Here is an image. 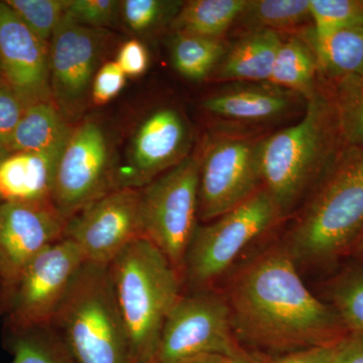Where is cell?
Segmentation results:
<instances>
[{
    "instance_id": "21",
    "label": "cell",
    "mask_w": 363,
    "mask_h": 363,
    "mask_svg": "<svg viewBox=\"0 0 363 363\" xmlns=\"http://www.w3.org/2000/svg\"><path fill=\"white\" fill-rule=\"evenodd\" d=\"M70 123L54 102L28 105L0 152H45L65 145L72 131Z\"/></svg>"
},
{
    "instance_id": "15",
    "label": "cell",
    "mask_w": 363,
    "mask_h": 363,
    "mask_svg": "<svg viewBox=\"0 0 363 363\" xmlns=\"http://www.w3.org/2000/svg\"><path fill=\"white\" fill-rule=\"evenodd\" d=\"M0 72L25 106L52 101L50 45L0 1Z\"/></svg>"
},
{
    "instance_id": "22",
    "label": "cell",
    "mask_w": 363,
    "mask_h": 363,
    "mask_svg": "<svg viewBox=\"0 0 363 363\" xmlns=\"http://www.w3.org/2000/svg\"><path fill=\"white\" fill-rule=\"evenodd\" d=\"M269 82L310 99L321 83L316 56L302 32L283 38Z\"/></svg>"
},
{
    "instance_id": "36",
    "label": "cell",
    "mask_w": 363,
    "mask_h": 363,
    "mask_svg": "<svg viewBox=\"0 0 363 363\" xmlns=\"http://www.w3.org/2000/svg\"><path fill=\"white\" fill-rule=\"evenodd\" d=\"M337 344L285 353L272 363H337Z\"/></svg>"
},
{
    "instance_id": "39",
    "label": "cell",
    "mask_w": 363,
    "mask_h": 363,
    "mask_svg": "<svg viewBox=\"0 0 363 363\" xmlns=\"http://www.w3.org/2000/svg\"><path fill=\"white\" fill-rule=\"evenodd\" d=\"M231 357H221V355H201L185 360L181 363H229Z\"/></svg>"
},
{
    "instance_id": "37",
    "label": "cell",
    "mask_w": 363,
    "mask_h": 363,
    "mask_svg": "<svg viewBox=\"0 0 363 363\" xmlns=\"http://www.w3.org/2000/svg\"><path fill=\"white\" fill-rule=\"evenodd\" d=\"M337 363H363V337L348 334L337 344Z\"/></svg>"
},
{
    "instance_id": "20",
    "label": "cell",
    "mask_w": 363,
    "mask_h": 363,
    "mask_svg": "<svg viewBox=\"0 0 363 363\" xmlns=\"http://www.w3.org/2000/svg\"><path fill=\"white\" fill-rule=\"evenodd\" d=\"M316 56L319 82L327 87L363 71V23L316 37L302 30Z\"/></svg>"
},
{
    "instance_id": "8",
    "label": "cell",
    "mask_w": 363,
    "mask_h": 363,
    "mask_svg": "<svg viewBox=\"0 0 363 363\" xmlns=\"http://www.w3.org/2000/svg\"><path fill=\"white\" fill-rule=\"evenodd\" d=\"M264 136L234 130L206 136L199 150V220H215L262 188L259 157Z\"/></svg>"
},
{
    "instance_id": "1",
    "label": "cell",
    "mask_w": 363,
    "mask_h": 363,
    "mask_svg": "<svg viewBox=\"0 0 363 363\" xmlns=\"http://www.w3.org/2000/svg\"><path fill=\"white\" fill-rule=\"evenodd\" d=\"M225 298L235 336L260 350L289 353L335 345L348 335L332 306L305 286L286 245L243 267Z\"/></svg>"
},
{
    "instance_id": "24",
    "label": "cell",
    "mask_w": 363,
    "mask_h": 363,
    "mask_svg": "<svg viewBox=\"0 0 363 363\" xmlns=\"http://www.w3.org/2000/svg\"><path fill=\"white\" fill-rule=\"evenodd\" d=\"M311 21L310 0H247L235 23L245 33H290Z\"/></svg>"
},
{
    "instance_id": "23",
    "label": "cell",
    "mask_w": 363,
    "mask_h": 363,
    "mask_svg": "<svg viewBox=\"0 0 363 363\" xmlns=\"http://www.w3.org/2000/svg\"><path fill=\"white\" fill-rule=\"evenodd\" d=\"M247 0L184 1L171 28L175 33L222 39L242 13Z\"/></svg>"
},
{
    "instance_id": "16",
    "label": "cell",
    "mask_w": 363,
    "mask_h": 363,
    "mask_svg": "<svg viewBox=\"0 0 363 363\" xmlns=\"http://www.w3.org/2000/svg\"><path fill=\"white\" fill-rule=\"evenodd\" d=\"M67 223L52 201L0 203V248L13 278L40 252L65 238Z\"/></svg>"
},
{
    "instance_id": "27",
    "label": "cell",
    "mask_w": 363,
    "mask_h": 363,
    "mask_svg": "<svg viewBox=\"0 0 363 363\" xmlns=\"http://www.w3.org/2000/svg\"><path fill=\"white\" fill-rule=\"evenodd\" d=\"M325 87L330 93L344 145H363V71Z\"/></svg>"
},
{
    "instance_id": "38",
    "label": "cell",
    "mask_w": 363,
    "mask_h": 363,
    "mask_svg": "<svg viewBox=\"0 0 363 363\" xmlns=\"http://www.w3.org/2000/svg\"><path fill=\"white\" fill-rule=\"evenodd\" d=\"M13 279V271L0 248V288L6 286Z\"/></svg>"
},
{
    "instance_id": "11",
    "label": "cell",
    "mask_w": 363,
    "mask_h": 363,
    "mask_svg": "<svg viewBox=\"0 0 363 363\" xmlns=\"http://www.w3.org/2000/svg\"><path fill=\"white\" fill-rule=\"evenodd\" d=\"M117 186V172L104 128L90 119L72 128L60 157L52 202L67 219Z\"/></svg>"
},
{
    "instance_id": "41",
    "label": "cell",
    "mask_w": 363,
    "mask_h": 363,
    "mask_svg": "<svg viewBox=\"0 0 363 363\" xmlns=\"http://www.w3.org/2000/svg\"><path fill=\"white\" fill-rule=\"evenodd\" d=\"M350 255H352L357 259L363 260V231L357 238V242L353 245Z\"/></svg>"
},
{
    "instance_id": "32",
    "label": "cell",
    "mask_w": 363,
    "mask_h": 363,
    "mask_svg": "<svg viewBox=\"0 0 363 363\" xmlns=\"http://www.w3.org/2000/svg\"><path fill=\"white\" fill-rule=\"evenodd\" d=\"M121 2L117 0H70L65 16L77 25L105 30L118 20Z\"/></svg>"
},
{
    "instance_id": "17",
    "label": "cell",
    "mask_w": 363,
    "mask_h": 363,
    "mask_svg": "<svg viewBox=\"0 0 363 363\" xmlns=\"http://www.w3.org/2000/svg\"><path fill=\"white\" fill-rule=\"evenodd\" d=\"M306 102L297 93L271 82H233L205 98L202 107L225 123L260 125L293 116Z\"/></svg>"
},
{
    "instance_id": "3",
    "label": "cell",
    "mask_w": 363,
    "mask_h": 363,
    "mask_svg": "<svg viewBox=\"0 0 363 363\" xmlns=\"http://www.w3.org/2000/svg\"><path fill=\"white\" fill-rule=\"evenodd\" d=\"M363 231V145H346L311 193L286 247L297 264L327 266L350 255Z\"/></svg>"
},
{
    "instance_id": "25",
    "label": "cell",
    "mask_w": 363,
    "mask_h": 363,
    "mask_svg": "<svg viewBox=\"0 0 363 363\" xmlns=\"http://www.w3.org/2000/svg\"><path fill=\"white\" fill-rule=\"evenodd\" d=\"M227 45L222 39L175 33L171 43L174 68L191 81L209 79L225 52Z\"/></svg>"
},
{
    "instance_id": "10",
    "label": "cell",
    "mask_w": 363,
    "mask_h": 363,
    "mask_svg": "<svg viewBox=\"0 0 363 363\" xmlns=\"http://www.w3.org/2000/svg\"><path fill=\"white\" fill-rule=\"evenodd\" d=\"M236 341L225 296L211 289L181 295L162 328L156 363H181L201 355L233 357Z\"/></svg>"
},
{
    "instance_id": "26",
    "label": "cell",
    "mask_w": 363,
    "mask_h": 363,
    "mask_svg": "<svg viewBox=\"0 0 363 363\" xmlns=\"http://www.w3.org/2000/svg\"><path fill=\"white\" fill-rule=\"evenodd\" d=\"M9 363H78L52 326L11 332Z\"/></svg>"
},
{
    "instance_id": "33",
    "label": "cell",
    "mask_w": 363,
    "mask_h": 363,
    "mask_svg": "<svg viewBox=\"0 0 363 363\" xmlns=\"http://www.w3.org/2000/svg\"><path fill=\"white\" fill-rule=\"evenodd\" d=\"M126 75L116 61L107 62L98 69L93 79L90 98L95 105L112 101L123 91Z\"/></svg>"
},
{
    "instance_id": "35",
    "label": "cell",
    "mask_w": 363,
    "mask_h": 363,
    "mask_svg": "<svg viewBox=\"0 0 363 363\" xmlns=\"http://www.w3.org/2000/svg\"><path fill=\"white\" fill-rule=\"evenodd\" d=\"M116 61L126 77H140L149 68V52L140 40H128L121 45Z\"/></svg>"
},
{
    "instance_id": "19",
    "label": "cell",
    "mask_w": 363,
    "mask_h": 363,
    "mask_svg": "<svg viewBox=\"0 0 363 363\" xmlns=\"http://www.w3.org/2000/svg\"><path fill=\"white\" fill-rule=\"evenodd\" d=\"M283 35L257 30L245 33L225 52L209 80L218 83L269 82Z\"/></svg>"
},
{
    "instance_id": "4",
    "label": "cell",
    "mask_w": 363,
    "mask_h": 363,
    "mask_svg": "<svg viewBox=\"0 0 363 363\" xmlns=\"http://www.w3.org/2000/svg\"><path fill=\"white\" fill-rule=\"evenodd\" d=\"M107 267L128 334L131 363H154L167 318L181 297L183 279L145 238L130 243Z\"/></svg>"
},
{
    "instance_id": "9",
    "label": "cell",
    "mask_w": 363,
    "mask_h": 363,
    "mask_svg": "<svg viewBox=\"0 0 363 363\" xmlns=\"http://www.w3.org/2000/svg\"><path fill=\"white\" fill-rule=\"evenodd\" d=\"M85 259L71 240L50 245L0 288V312L11 332L51 326L55 314Z\"/></svg>"
},
{
    "instance_id": "5",
    "label": "cell",
    "mask_w": 363,
    "mask_h": 363,
    "mask_svg": "<svg viewBox=\"0 0 363 363\" xmlns=\"http://www.w3.org/2000/svg\"><path fill=\"white\" fill-rule=\"evenodd\" d=\"M78 363H131L108 267L84 262L51 324Z\"/></svg>"
},
{
    "instance_id": "43",
    "label": "cell",
    "mask_w": 363,
    "mask_h": 363,
    "mask_svg": "<svg viewBox=\"0 0 363 363\" xmlns=\"http://www.w3.org/2000/svg\"><path fill=\"white\" fill-rule=\"evenodd\" d=\"M0 73H1V72H0Z\"/></svg>"
},
{
    "instance_id": "2",
    "label": "cell",
    "mask_w": 363,
    "mask_h": 363,
    "mask_svg": "<svg viewBox=\"0 0 363 363\" xmlns=\"http://www.w3.org/2000/svg\"><path fill=\"white\" fill-rule=\"evenodd\" d=\"M345 147L330 93L323 86L307 100L298 123L264 136L262 188L283 218L314 191Z\"/></svg>"
},
{
    "instance_id": "7",
    "label": "cell",
    "mask_w": 363,
    "mask_h": 363,
    "mask_svg": "<svg viewBox=\"0 0 363 363\" xmlns=\"http://www.w3.org/2000/svg\"><path fill=\"white\" fill-rule=\"evenodd\" d=\"M199 152L140 189L143 236L183 279L186 255L198 225Z\"/></svg>"
},
{
    "instance_id": "44",
    "label": "cell",
    "mask_w": 363,
    "mask_h": 363,
    "mask_svg": "<svg viewBox=\"0 0 363 363\" xmlns=\"http://www.w3.org/2000/svg\"><path fill=\"white\" fill-rule=\"evenodd\" d=\"M154 363H156V362H154Z\"/></svg>"
},
{
    "instance_id": "30",
    "label": "cell",
    "mask_w": 363,
    "mask_h": 363,
    "mask_svg": "<svg viewBox=\"0 0 363 363\" xmlns=\"http://www.w3.org/2000/svg\"><path fill=\"white\" fill-rule=\"evenodd\" d=\"M69 2L70 0H6L21 21L49 45L55 30L65 18Z\"/></svg>"
},
{
    "instance_id": "12",
    "label": "cell",
    "mask_w": 363,
    "mask_h": 363,
    "mask_svg": "<svg viewBox=\"0 0 363 363\" xmlns=\"http://www.w3.org/2000/svg\"><path fill=\"white\" fill-rule=\"evenodd\" d=\"M111 33L77 25L65 16L50 42L52 99L68 123L87 107L93 79L104 58Z\"/></svg>"
},
{
    "instance_id": "29",
    "label": "cell",
    "mask_w": 363,
    "mask_h": 363,
    "mask_svg": "<svg viewBox=\"0 0 363 363\" xmlns=\"http://www.w3.org/2000/svg\"><path fill=\"white\" fill-rule=\"evenodd\" d=\"M183 4L171 0H125L121 2V14L131 32L150 35L171 26Z\"/></svg>"
},
{
    "instance_id": "6",
    "label": "cell",
    "mask_w": 363,
    "mask_h": 363,
    "mask_svg": "<svg viewBox=\"0 0 363 363\" xmlns=\"http://www.w3.org/2000/svg\"><path fill=\"white\" fill-rule=\"evenodd\" d=\"M281 219L271 195L260 188L238 207L198 225L186 255L183 283L192 291L210 289L248 245Z\"/></svg>"
},
{
    "instance_id": "42",
    "label": "cell",
    "mask_w": 363,
    "mask_h": 363,
    "mask_svg": "<svg viewBox=\"0 0 363 363\" xmlns=\"http://www.w3.org/2000/svg\"><path fill=\"white\" fill-rule=\"evenodd\" d=\"M4 156H6V155H4V152H0V159H1V157H4Z\"/></svg>"
},
{
    "instance_id": "13",
    "label": "cell",
    "mask_w": 363,
    "mask_h": 363,
    "mask_svg": "<svg viewBox=\"0 0 363 363\" xmlns=\"http://www.w3.org/2000/svg\"><path fill=\"white\" fill-rule=\"evenodd\" d=\"M140 238V189L128 187L114 189L72 216L65 233L85 262L102 267Z\"/></svg>"
},
{
    "instance_id": "40",
    "label": "cell",
    "mask_w": 363,
    "mask_h": 363,
    "mask_svg": "<svg viewBox=\"0 0 363 363\" xmlns=\"http://www.w3.org/2000/svg\"><path fill=\"white\" fill-rule=\"evenodd\" d=\"M229 363H260L257 358L252 357V355L248 354L245 350L241 348L233 357L230 358Z\"/></svg>"
},
{
    "instance_id": "18",
    "label": "cell",
    "mask_w": 363,
    "mask_h": 363,
    "mask_svg": "<svg viewBox=\"0 0 363 363\" xmlns=\"http://www.w3.org/2000/svg\"><path fill=\"white\" fill-rule=\"evenodd\" d=\"M66 143L45 152H13L1 157L0 203L52 201L55 177Z\"/></svg>"
},
{
    "instance_id": "28",
    "label": "cell",
    "mask_w": 363,
    "mask_h": 363,
    "mask_svg": "<svg viewBox=\"0 0 363 363\" xmlns=\"http://www.w3.org/2000/svg\"><path fill=\"white\" fill-rule=\"evenodd\" d=\"M345 269L331 289L332 308L348 334L363 337V260Z\"/></svg>"
},
{
    "instance_id": "14",
    "label": "cell",
    "mask_w": 363,
    "mask_h": 363,
    "mask_svg": "<svg viewBox=\"0 0 363 363\" xmlns=\"http://www.w3.org/2000/svg\"><path fill=\"white\" fill-rule=\"evenodd\" d=\"M193 135L185 117L173 107H161L138 125L126 164L117 172L118 188L142 189L175 168L191 155Z\"/></svg>"
},
{
    "instance_id": "31",
    "label": "cell",
    "mask_w": 363,
    "mask_h": 363,
    "mask_svg": "<svg viewBox=\"0 0 363 363\" xmlns=\"http://www.w3.org/2000/svg\"><path fill=\"white\" fill-rule=\"evenodd\" d=\"M310 30L316 37L363 23L362 0H310Z\"/></svg>"
},
{
    "instance_id": "34",
    "label": "cell",
    "mask_w": 363,
    "mask_h": 363,
    "mask_svg": "<svg viewBox=\"0 0 363 363\" xmlns=\"http://www.w3.org/2000/svg\"><path fill=\"white\" fill-rule=\"evenodd\" d=\"M25 109L21 98L0 73V149L13 133Z\"/></svg>"
}]
</instances>
